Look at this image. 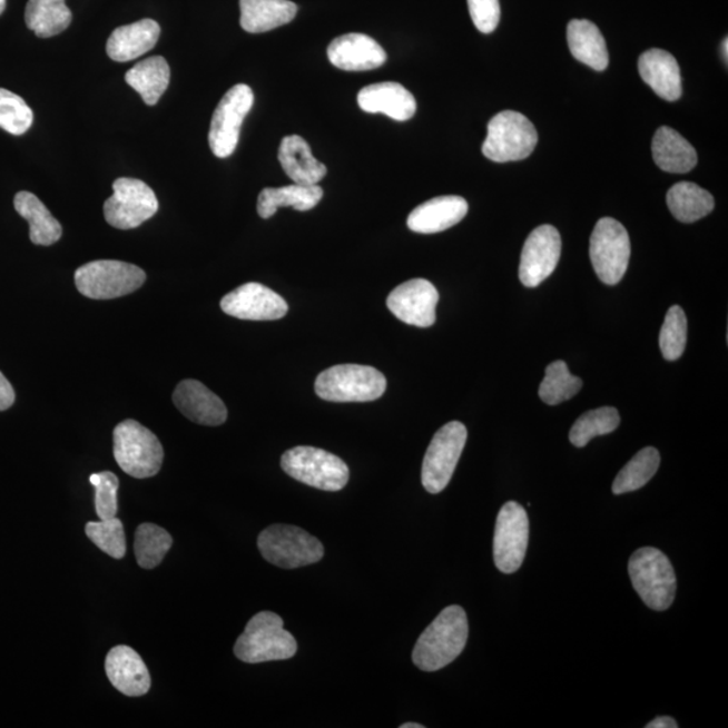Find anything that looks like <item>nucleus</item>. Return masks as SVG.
<instances>
[{
    "label": "nucleus",
    "mask_w": 728,
    "mask_h": 728,
    "mask_svg": "<svg viewBox=\"0 0 728 728\" xmlns=\"http://www.w3.org/2000/svg\"><path fill=\"white\" fill-rule=\"evenodd\" d=\"M469 640V619L460 606L446 607L420 636L413 662L424 672H436L455 661Z\"/></svg>",
    "instance_id": "f257e3e1"
},
{
    "label": "nucleus",
    "mask_w": 728,
    "mask_h": 728,
    "mask_svg": "<svg viewBox=\"0 0 728 728\" xmlns=\"http://www.w3.org/2000/svg\"><path fill=\"white\" fill-rule=\"evenodd\" d=\"M234 653L247 663L289 660L297 653V641L284 629L283 618L276 612L262 611L247 623Z\"/></svg>",
    "instance_id": "f03ea898"
},
{
    "label": "nucleus",
    "mask_w": 728,
    "mask_h": 728,
    "mask_svg": "<svg viewBox=\"0 0 728 728\" xmlns=\"http://www.w3.org/2000/svg\"><path fill=\"white\" fill-rule=\"evenodd\" d=\"M114 456L127 475L146 479L161 470L164 449L148 427L136 420H126L114 430Z\"/></svg>",
    "instance_id": "7ed1b4c3"
},
{
    "label": "nucleus",
    "mask_w": 728,
    "mask_h": 728,
    "mask_svg": "<svg viewBox=\"0 0 728 728\" xmlns=\"http://www.w3.org/2000/svg\"><path fill=\"white\" fill-rule=\"evenodd\" d=\"M631 583L651 610L666 611L672 606L677 581L673 565L659 549L641 548L629 561Z\"/></svg>",
    "instance_id": "20e7f679"
},
{
    "label": "nucleus",
    "mask_w": 728,
    "mask_h": 728,
    "mask_svg": "<svg viewBox=\"0 0 728 728\" xmlns=\"http://www.w3.org/2000/svg\"><path fill=\"white\" fill-rule=\"evenodd\" d=\"M387 381L380 370L362 364H337L317 376L318 397L331 402H370L385 394Z\"/></svg>",
    "instance_id": "39448f33"
},
{
    "label": "nucleus",
    "mask_w": 728,
    "mask_h": 728,
    "mask_svg": "<svg viewBox=\"0 0 728 728\" xmlns=\"http://www.w3.org/2000/svg\"><path fill=\"white\" fill-rule=\"evenodd\" d=\"M281 468L296 481L323 491H341L350 481V470L341 458L313 446L286 451Z\"/></svg>",
    "instance_id": "423d86ee"
},
{
    "label": "nucleus",
    "mask_w": 728,
    "mask_h": 728,
    "mask_svg": "<svg viewBox=\"0 0 728 728\" xmlns=\"http://www.w3.org/2000/svg\"><path fill=\"white\" fill-rule=\"evenodd\" d=\"M538 142L532 121L520 112L502 111L489 121L482 151L494 163L521 161L532 155Z\"/></svg>",
    "instance_id": "0eeeda50"
},
{
    "label": "nucleus",
    "mask_w": 728,
    "mask_h": 728,
    "mask_svg": "<svg viewBox=\"0 0 728 728\" xmlns=\"http://www.w3.org/2000/svg\"><path fill=\"white\" fill-rule=\"evenodd\" d=\"M140 267L121 260H94L75 273V283L82 296L112 299L130 295L145 284Z\"/></svg>",
    "instance_id": "6e6552de"
},
{
    "label": "nucleus",
    "mask_w": 728,
    "mask_h": 728,
    "mask_svg": "<svg viewBox=\"0 0 728 728\" xmlns=\"http://www.w3.org/2000/svg\"><path fill=\"white\" fill-rule=\"evenodd\" d=\"M258 548L266 561L285 570L315 564L324 555L321 541L302 528L283 523L262 530Z\"/></svg>",
    "instance_id": "1a4fd4ad"
},
{
    "label": "nucleus",
    "mask_w": 728,
    "mask_h": 728,
    "mask_svg": "<svg viewBox=\"0 0 728 728\" xmlns=\"http://www.w3.org/2000/svg\"><path fill=\"white\" fill-rule=\"evenodd\" d=\"M468 427L459 421H452L434 434L421 472V481L427 493H442L449 485L468 443Z\"/></svg>",
    "instance_id": "9d476101"
},
{
    "label": "nucleus",
    "mask_w": 728,
    "mask_h": 728,
    "mask_svg": "<svg viewBox=\"0 0 728 728\" xmlns=\"http://www.w3.org/2000/svg\"><path fill=\"white\" fill-rule=\"evenodd\" d=\"M630 254L629 234L621 223L612 217L600 219L590 240V258L599 279L610 286L621 283Z\"/></svg>",
    "instance_id": "9b49d317"
},
{
    "label": "nucleus",
    "mask_w": 728,
    "mask_h": 728,
    "mask_svg": "<svg viewBox=\"0 0 728 728\" xmlns=\"http://www.w3.org/2000/svg\"><path fill=\"white\" fill-rule=\"evenodd\" d=\"M112 189L114 195L105 203V217L114 228H137L157 214V196L148 184L121 177L114 183Z\"/></svg>",
    "instance_id": "f8f14e48"
},
{
    "label": "nucleus",
    "mask_w": 728,
    "mask_h": 728,
    "mask_svg": "<svg viewBox=\"0 0 728 728\" xmlns=\"http://www.w3.org/2000/svg\"><path fill=\"white\" fill-rule=\"evenodd\" d=\"M254 106L253 89L238 85L229 89L217 105L209 129V148L217 158H227L236 150L240 129Z\"/></svg>",
    "instance_id": "ddd939ff"
},
{
    "label": "nucleus",
    "mask_w": 728,
    "mask_h": 728,
    "mask_svg": "<svg viewBox=\"0 0 728 728\" xmlns=\"http://www.w3.org/2000/svg\"><path fill=\"white\" fill-rule=\"evenodd\" d=\"M529 544L527 510L517 502L504 503L494 534V563L502 573H514L525 560Z\"/></svg>",
    "instance_id": "4468645a"
},
{
    "label": "nucleus",
    "mask_w": 728,
    "mask_h": 728,
    "mask_svg": "<svg viewBox=\"0 0 728 728\" xmlns=\"http://www.w3.org/2000/svg\"><path fill=\"white\" fill-rule=\"evenodd\" d=\"M439 292L430 281L414 278L397 287L387 297V308L402 323L414 327H432L436 322Z\"/></svg>",
    "instance_id": "2eb2a0df"
},
{
    "label": "nucleus",
    "mask_w": 728,
    "mask_h": 728,
    "mask_svg": "<svg viewBox=\"0 0 728 728\" xmlns=\"http://www.w3.org/2000/svg\"><path fill=\"white\" fill-rule=\"evenodd\" d=\"M222 311L240 321L270 322L286 316L289 306L269 287L248 283L222 298Z\"/></svg>",
    "instance_id": "dca6fc26"
},
{
    "label": "nucleus",
    "mask_w": 728,
    "mask_h": 728,
    "mask_svg": "<svg viewBox=\"0 0 728 728\" xmlns=\"http://www.w3.org/2000/svg\"><path fill=\"white\" fill-rule=\"evenodd\" d=\"M561 255V238L553 226L534 229L523 245L520 262V279L523 286L535 287L551 276Z\"/></svg>",
    "instance_id": "f3484780"
},
{
    "label": "nucleus",
    "mask_w": 728,
    "mask_h": 728,
    "mask_svg": "<svg viewBox=\"0 0 728 728\" xmlns=\"http://www.w3.org/2000/svg\"><path fill=\"white\" fill-rule=\"evenodd\" d=\"M327 53L332 66L347 72L381 68L387 60L385 49L374 38L360 33L335 38Z\"/></svg>",
    "instance_id": "a211bd4d"
},
{
    "label": "nucleus",
    "mask_w": 728,
    "mask_h": 728,
    "mask_svg": "<svg viewBox=\"0 0 728 728\" xmlns=\"http://www.w3.org/2000/svg\"><path fill=\"white\" fill-rule=\"evenodd\" d=\"M106 675L120 693L139 698L150 691L148 667L136 650L126 645L112 648L106 659Z\"/></svg>",
    "instance_id": "6ab92c4d"
},
{
    "label": "nucleus",
    "mask_w": 728,
    "mask_h": 728,
    "mask_svg": "<svg viewBox=\"0 0 728 728\" xmlns=\"http://www.w3.org/2000/svg\"><path fill=\"white\" fill-rule=\"evenodd\" d=\"M174 402L178 411L196 424L217 426L226 423L228 413L225 402L199 381L178 383Z\"/></svg>",
    "instance_id": "aec40b11"
},
{
    "label": "nucleus",
    "mask_w": 728,
    "mask_h": 728,
    "mask_svg": "<svg viewBox=\"0 0 728 728\" xmlns=\"http://www.w3.org/2000/svg\"><path fill=\"white\" fill-rule=\"evenodd\" d=\"M357 105L364 112L387 115L399 121L413 118L417 111L414 96L404 86L393 81L364 87L357 94Z\"/></svg>",
    "instance_id": "412c9836"
},
{
    "label": "nucleus",
    "mask_w": 728,
    "mask_h": 728,
    "mask_svg": "<svg viewBox=\"0 0 728 728\" xmlns=\"http://www.w3.org/2000/svg\"><path fill=\"white\" fill-rule=\"evenodd\" d=\"M469 213V203L460 196L434 197L421 204L407 217V227L417 234L443 233L462 222Z\"/></svg>",
    "instance_id": "4be33fe9"
},
{
    "label": "nucleus",
    "mask_w": 728,
    "mask_h": 728,
    "mask_svg": "<svg viewBox=\"0 0 728 728\" xmlns=\"http://www.w3.org/2000/svg\"><path fill=\"white\" fill-rule=\"evenodd\" d=\"M641 78L657 96L667 101L681 98V73L672 55L662 49H650L638 60Z\"/></svg>",
    "instance_id": "5701e85b"
},
{
    "label": "nucleus",
    "mask_w": 728,
    "mask_h": 728,
    "mask_svg": "<svg viewBox=\"0 0 728 728\" xmlns=\"http://www.w3.org/2000/svg\"><path fill=\"white\" fill-rule=\"evenodd\" d=\"M159 35L161 28L153 19L125 24L108 38L107 55L118 62L137 60L156 47Z\"/></svg>",
    "instance_id": "b1692460"
},
{
    "label": "nucleus",
    "mask_w": 728,
    "mask_h": 728,
    "mask_svg": "<svg viewBox=\"0 0 728 728\" xmlns=\"http://www.w3.org/2000/svg\"><path fill=\"white\" fill-rule=\"evenodd\" d=\"M278 161L287 177L299 185H318L327 168L312 155L311 146L299 136H287L281 142Z\"/></svg>",
    "instance_id": "393cba45"
},
{
    "label": "nucleus",
    "mask_w": 728,
    "mask_h": 728,
    "mask_svg": "<svg viewBox=\"0 0 728 728\" xmlns=\"http://www.w3.org/2000/svg\"><path fill=\"white\" fill-rule=\"evenodd\" d=\"M240 27L247 33H266L295 19L298 8L291 0H240Z\"/></svg>",
    "instance_id": "a878e982"
},
{
    "label": "nucleus",
    "mask_w": 728,
    "mask_h": 728,
    "mask_svg": "<svg viewBox=\"0 0 728 728\" xmlns=\"http://www.w3.org/2000/svg\"><path fill=\"white\" fill-rule=\"evenodd\" d=\"M651 151L656 165L668 174H688L698 164V153L693 146L667 126L656 131Z\"/></svg>",
    "instance_id": "bb28decb"
},
{
    "label": "nucleus",
    "mask_w": 728,
    "mask_h": 728,
    "mask_svg": "<svg viewBox=\"0 0 728 728\" xmlns=\"http://www.w3.org/2000/svg\"><path fill=\"white\" fill-rule=\"evenodd\" d=\"M567 37L574 59L598 72L609 67L604 37L596 23L587 19H573L568 24Z\"/></svg>",
    "instance_id": "cd10ccee"
},
{
    "label": "nucleus",
    "mask_w": 728,
    "mask_h": 728,
    "mask_svg": "<svg viewBox=\"0 0 728 728\" xmlns=\"http://www.w3.org/2000/svg\"><path fill=\"white\" fill-rule=\"evenodd\" d=\"M323 196L324 191L318 185L293 184L281 188H265L259 194L257 209L262 219H269L283 207L305 213L315 208Z\"/></svg>",
    "instance_id": "c85d7f7f"
},
{
    "label": "nucleus",
    "mask_w": 728,
    "mask_h": 728,
    "mask_svg": "<svg viewBox=\"0 0 728 728\" xmlns=\"http://www.w3.org/2000/svg\"><path fill=\"white\" fill-rule=\"evenodd\" d=\"M14 208L30 225V240L37 246H52L62 236L60 222L50 214L45 204L30 191L22 190L14 197Z\"/></svg>",
    "instance_id": "c756f323"
},
{
    "label": "nucleus",
    "mask_w": 728,
    "mask_h": 728,
    "mask_svg": "<svg viewBox=\"0 0 728 728\" xmlns=\"http://www.w3.org/2000/svg\"><path fill=\"white\" fill-rule=\"evenodd\" d=\"M170 68L161 56L149 57L126 73V82L140 95L145 104L156 106L169 87Z\"/></svg>",
    "instance_id": "7c9ffc66"
},
{
    "label": "nucleus",
    "mask_w": 728,
    "mask_h": 728,
    "mask_svg": "<svg viewBox=\"0 0 728 728\" xmlns=\"http://www.w3.org/2000/svg\"><path fill=\"white\" fill-rule=\"evenodd\" d=\"M670 213L681 223H695L712 213L715 200L710 191L693 183H679L668 190Z\"/></svg>",
    "instance_id": "2f4dec72"
},
{
    "label": "nucleus",
    "mask_w": 728,
    "mask_h": 728,
    "mask_svg": "<svg viewBox=\"0 0 728 728\" xmlns=\"http://www.w3.org/2000/svg\"><path fill=\"white\" fill-rule=\"evenodd\" d=\"M24 22L37 37L50 38L68 29L72 12L66 0H29Z\"/></svg>",
    "instance_id": "473e14b6"
},
{
    "label": "nucleus",
    "mask_w": 728,
    "mask_h": 728,
    "mask_svg": "<svg viewBox=\"0 0 728 728\" xmlns=\"http://www.w3.org/2000/svg\"><path fill=\"white\" fill-rule=\"evenodd\" d=\"M660 463V453L653 446L641 450L619 471L612 483V493L622 495L642 489L659 471Z\"/></svg>",
    "instance_id": "72a5a7b5"
},
{
    "label": "nucleus",
    "mask_w": 728,
    "mask_h": 728,
    "mask_svg": "<svg viewBox=\"0 0 728 728\" xmlns=\"http://www.w3.org/2000/svg\"><path fill=\"white\" fill-rule=\"evenodd\" d=\"M171 545L174 539L165 529L155 523H142L138 527L134 541V553L138 565L144 570H153L163 563Z\"/></svg>",
    "instance_id": "f704fd0d"
},
{
    "label": "nucleus",
    "mask_w": 728,
    "mask_h": 728,
    "mask_svg": "<svg viewBox=\"0 0 728 728\" xmlns=\"http://www.w3.org/2000/svg\"><path fill=\"white\" fill-rule=\"evenodd\" d=\"M621 424V416L616 407L604 406L590 411L580 416L570 432V442L583 449L592 439L603 436L617 431Z\"/></svg>",
    "instance_id": "c9c22d12"
},
{
    "label": "nucleus",
    "mask_w": 728,
    "mask_h": 728,
    "mask_svg": "<svg viewBox=\"0 0 728 728\" xmlns=\"http://www.w3.org/2000/svg\"><path fill=\"white\" fill-rule=\"evenodd\" d=\"M581 387H583V381L570 373L565 362L558 361L547 367L539 395L547 405L554 406L574 397Z\"/></svg>",
    "instance_id": "e433bc0d"
},
{
    "label": "nucleus",
    "mask_w": 728,
    "mask_h": 728,
    "mask_svg": "<svg viewBox=\"0 0 728 728\" xmlns=\"http://www.w3.org/2000/svg\"><path fill=\"white\" fill-rule=\"evenodd\" d=\"M688 323L681 306L675 305L667 312L660 334V348L667 361L679 360L687 346Z\"/></svg>",
    "instance_id": "4c0bfd02"
},
{
    "label": "nucleus",
    "mask_w": 728,
    "mask_h": 728,
    "mask_svg": "<svg viewBox=\"0 0 728 728\" xmlns=\"http://www.w3.org/2000/svg\"><path fill=\"white\" fill-rule=\"evenodd\" d=\"M33 111L21 96L0 88V129L12 136H23L33 125Z\"/></svg>",
    "instance_id": "58836bf2"
},
{
    "label": "nucleus",
    "mask_w": 728,
    "mask_h": 728,
    "mask_svg": "<svg viewBox=\"0 0 728 728\" xmlns=\"http://www.w3.org/2000/svg\"><path fill=\"white\" fill-rule=\"evenodd\" d=\"M86 534L96 547L112 559H124L126 555V535L124 523L118 519L88 522Z\"/></svg>",
    "instance_id": "ea45409f"
},
{
    "label": "nucleus",
    "mask_w": 728,
    "mask_h": 728,
    "mask_svg": "<svg viewBox=\"0 0 728 728\" xmlns=\"http://www.w3.org/2000/svg\"><path fill=\"white\" fill-rule=\"evenodd\" d=\"M96 490L95 509L100 520H110L118 513L119 479L114 472L104 471L89 476Z\"/></svg>",
    "instance_id": "a19ab883"
},
{
    "label": "nucleus",
    "mask_w": 728,
    "mask_h": 728,
    "mask_svg": "<svg viewBox=\"0 0 728 728\" xmlns=\"http://www.w3.org/2000/svg\"><path fill=\"white\" fill-rule=\"evenodd\" d=\"M468 3L475 28L484 35L493 33L500 24V0H468Z\"/></svg>",
    "instance_id": "79ce46f5"
},
{
    "label": "nucleus",
    "mask_w": 728,
    "mask_h": 728,
    "mask_svg": "<svg viewBox=\"0 0 728 728\" xmlns=\"http://www.w3.org/2000/svg\"><path fill=\"white\" fill-rule=\"evenodd\" d=\"M16 392L11 383L0 373V412L8 411L14 404Z\"/></svg>",
    "instance_id": "37998d69"
},
{
    "label": "nucleus",
    "mask_w": 728,
    "mask_h": 728,
    "mask_svg": "<svg viewBox=\"0 0 728 728\" xmlns=\"http://www.w3.org/2000/svg\"><path fill=\"white\" fill-rule=\"evenodd\" d=\"M677 727H679V725H677V721L670 717H659L656 718L655 720H651L650 724L647 725V728H677Z\"/></svg>",
    "instance_id": "c03bdc74"
},
{
    "label": "nucleus",
    "mask_w": 728,
    "mask_h": 728,
    "mask_svg": "<svg viewBox=\"0 0 728 728\" xmlns=\"http://www.w3.org/2000/svg\"><path fill=\"white\" fill-rule=\"evenodd\" d=\"M400 727L401 728H424L423 725H419V724H405V725H401Z\"/></svg>",
    "instance_id": "a18cd8bd"
},
{
    "label": "nucleus",
    "mask_w": 728,
    "mask_h": 728,
    "mask_svg": "<svg viewBox=\"0 0 728 728\" xmlns=\"http://www.w3.org/2000/svg\"><path fill=\"white\" fill-rule=\"evenodd\" d=\"M6 6H8V0H0V16L3 14Z\"/></svg>",
    "instance_id": "49530a36"
},
{
    "label": "nucleus",
    "mask_w": 728,
    "mask_h": 728,
    "mask_svg": "<svg viewBox=\"0 0 728 728\" xmlns=\"http://www.w3.org/2000/svg\"><path fill=\"white\" fill-rule=\"evenodd\" d=\"M727 43H728V40H727V38H725V41H724V45H721V48H724V53H725V60H726V62H727V59H728Z\"/></svg>",
    "instance_id": "de8ad7c7"
}]
</instances>
